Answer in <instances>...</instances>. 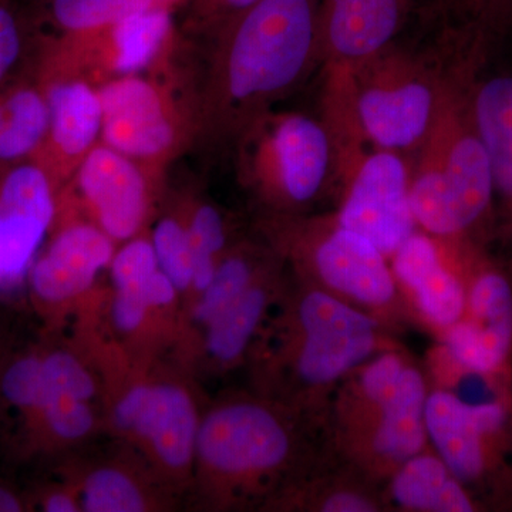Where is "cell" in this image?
<instances>
[{
    "mask_svg": "<svg viewBox=\"0 0 512 512\" xmlns=\"http://www.w3.org/2000/svg\"><path fill=\"white\" fill-rule=\"evenodd\" d=\"M320 0H259L207 37L191 107L194 140L234 146L319 70Z\"/></svg>",
    "mask_w": 512,
    "mask_h": 512,
    "instance_id": "cell-1",
    "label": "cell"
},
{
    "mask_svg": "<svg viewBox=\"0 0 512 512\" xmlns=\"http://www.w3.org/2000/svg\"><path fill=\"white\" fill-rule=\"evenodd\" d=\"M325 424L248 387L208 399L188 505L204 512H262L293 478L328 453Z\"/></svg>",
    "mask_w": 512,
    "mask_h": 512,
    "instance_id": "cell-2",
    "label": "cell"
},
{
    "mask_svg": "<svg viewBox=\"0 0 512 512\" xmlns=\"http://www.w3.org/2000/svg\"><path fill=\"white\" fill-rule=\"evenodd\" d=\"M402 345L379 320L289 271L284 292L249 353L247 387L325 424L342 380L370 357Z\"/></svg>",
    "mask_w": 512,
    "mask_h": 512,
    "instance_id": "cell-3",
    "label": "cell"
},
{
    "mask_svg": "<svg viewBox=\"0 0 512 512\" xmlns=\"http://www.w3.org/2000/svg\"><path fill=\"white\" fill-rule=\"evenodd\" d=\"M430 386L420 359L406 346L384 350L339 384L325 419L333 456L383 484L404 461L430 446Z\"/></svg>",
    "mask_w": 512,
    "mask_h": 512,
    "instance_id": "cell-4",
    "label": "cell"
},
{
    "mask_svg": "<svg viewBox=\"0 0 512 512\" xmlns=\"http://www.w3.org/2000/svg\"><path fill=\"white\" fill-rule=\"evenodd\" d=\"M254 231L296 278L372 316L396 335L413 328L389 259L335 212L258 215Z\"/></svg>",
    "mask_w": 512,
    "mask_h": 512,
    "instance_id": "cell-5",
    "label": "cell"
},
{
    "mask_svg": "<svg viewBox=\"0 0 512 512\" xmlns=\"http://www.w3.org/2000/svg\"><path fill=\"white\" fill-rule=\"evenodd\" d=\"M235 148L239 181L259 215L309 214L335 195V147L320 117L269 111Z\"/></svg>",
    "mask_w": 512,
    "mask_h": 512,
    "instance_id": "cell-6",
    "label": "cell"
},
{
    "mask_svg": "<svg viewBox=\"0 0 512 512\" xmlns=\"http://www.w3.org/2000/svg\"><path fill=\"white\" fill-rule=\"evenodd\" d=\"M450 45L439 113L423 144L439 161L464 237L491 248L493 180L473 106L474 79L487 59L451 37Z\"/></svg>",
    "mask_w": 512,
    "mask_h": 512,
    "instance_id": "cell-7",
    "label": "cell"
},
{
    "mask_svg": "<svg viewBox=\"0 0 512 512\" xmlns=\"http://www.w3.org/2000/svg\"><path fill=\"white\" fill-rule=\"evenodd\" d=\"M446 63L394 42L357 70L356 110L369 147L412 160L437 119Z\"/></svg>",
    "mask_w": 512,
    "mask_h": 512,
    "instance_id": "cell-8",
    "label": "cell"
},
{
    "mask_svg": "<svg viewBox=\"0 0 512 512\" xmlns=\"http://www.w3.org/2000/svg\"><path fill=\"white\" fill-rule=\"evenodd\" d=\"M426 424L431 448L484 512H511L512 404L468 403L430 389Z\"/></svg>",
    "mask_w": 512,
    "mask_h": 512,
    "instance_id": "cell-9",
    "label": "cell"
},
{
    "mask_svg": "<svg viewBox=\"0 0 512 512\" xmlns=\"http://www.w3.org/2000/svg\"><path fill=\"white\" fill-rule=\"evenodd\" d=\"M116 249V242L60 191L55 221L26 284L46 335L64 333L92 301Z\"/></svg>",
    "mask_w": 512,
    "mask_h": 512,
    "instance_id": "cell-10",
    "label": "cell"
},
{
    "mask_svg": "<svg viewBox=\"0 0 512 512\" xmlns=\"http://www.w3.org/2000/svg\"><path fill=\"white\" fill-rule=\"evenodd\" d=\"M443 242L463 272L466 302L439 342L464 366L512 379V258L474 241Z\"/></svg>",
    "mask_w": 512,
    "mask_h": 512,
    "instance_id": "cell-11",
    "label": "cell"
},
{
    "mask_svg": "<svg viewBox=\"0 0 512 512\" xmlns=\"http://www.w3.org/2000/svg\"><path fill=\"white\" fill-rule=\"evenodd\" d=\"M103 110L101 141L160 184L165 164L194 138L190 107H181L167 84L140 74L97 87Z\"/></svg>",
    "mask_w": 512,
    "mask_h": 512,
    "instance_id": "cell-12",
    "label": "cell"
},
{
    "mask_svg": "<svg viewBox=\"0 0 512 512\" xmlns=\"http://www.w3.org/2000/svg\"><path fill=\"white\" fill-rule=\"evenodd\" d=\"M200 380L173 360H158L150 396L130 443L181 498L187 497L208 399Z\"/></svg>",
    "mask_w": 512,
    "mask_h": 512,
    "instance_id": "cell-13",
    "label": "cell"
},
{
    "mask_svg": "<svg viewBox=\"0 0 512 512\" xmlns=\"http://www.w3.org/2000/svg\"><path fill=\"white\" fill-rule=\"evenodd\" d=\"M424 0H320L319 99H355L357 70L397 42Z\"/></svg>",
    "mask_w": 512,
    "mask_h": 512,
    "instance_id": "cell-14",
    "label": "cell"
},
{
    "mask_svg": "<svg viewBox=\"0 0 512 512\" xmlns=\"http://www.w3.org/2000/svg\"><path fill=\"white\" fill-rule=\"evenodd\" d=\"M410 174L409 157L370 147L336 188L338 220L387 259L419 229L410 205Z\"/></svg>",
    "mask_w": 512,
    "mask_h": 512,
    "instance_id": "cell-15",
    "label": "cell"
},
{
    "mask_svg": "<svg viewBox=\"0 0 512 512\" xmlns=\"http://www.w3.org/2000/svg\"><path fill=\"white\" fill-rule=\"evenodd\" d=\"M62 191L120 245L147 231L160 184L143 167L100 141Z\"/></svg>",
    "mask_w": 512,
    "mask_h": 512,
    "instance_id": "cell-16",
    "label": "cell"
},
{
    "mask_svg": "<svg viewBox=\"0 0 512 512\" xmlns=\"http://www.w3.org/2000/svg\"><path fill=\"white\" fill-rule=\"evenodd\" d=\"M55 476L73 485L83 512H168L183 500L134 448L119 441L104 454L73 451L60 457Z\"/></svg>",
    "mask_w": 512,
    "mask_h": 512,
    "instance_id": "cell-17",
    "label": "cell"
},
{
    "mask_svg": "<svg viewBox=\"0 0 512 512\" xmlns=\"http://www.w3.org/2000/svg\"><path fill=\"white\" fill-rule=\"evenodd\" d=\"M413 328L440 340L464 311L466 286L453 249L417 229L389 258Z\"/></svg>",
    "mask_w": 512,
    "mask_h": 512,
    "instance_id": "cell-18",
    "label": "cell"
},
{
    "mask_svg": "<svg viewBox=\"0 0 512 512\" xmlns=\"http://www.w3.org/2000/svg\"><path fill=\"white\" fill-rule=\"evenodd\" d=\"M473 106L494 190L491 248L512 258V60L501 50L478 67Z\"/></svg>",
    "mask_w": 512,
    "mask_h": 512,
    "instance_id": "cell-19",
    "label": "cell"
},
{
    "mask_svg": "<svg viewBox=\"0 0 512 512\" xmlns=\"http://www.w3.org/2000/svg\"><path fill=\"white\" fill-rule=\"evenodd\" d=\"M183 301L160 271L137 288L111 289L100 309L104 330L131 356L144 362L170 359L180 338Z\"/></svg>",
    "mask_w": 512,
    "mask_h": 512,
    "instance_id": "cell-20",
    "label": "cell"
},
{
    "mask_svg": "<svg viewBox=\"0 0 512 512\" xmlns=\"http://www.w3.org/2000/svg\"><path fill=\"white\" fill-rule=\"evenodd\" d=\"M39 87L46 97L49 123L30 160L46 171L60 192L100 143L103 110L99 90L87 80H50Z\"/></svg>",
    "mask_w": 512,
    "mask_h": 512,
    "instance_id": "cell-21",
    "label": "cell"
},
{
    "mask_svg": "<svg viewBox=\"0 0 512 512\" xmlns=\"http://www.w3.org/2000/svg\"><path fill=\"white\" fill-rule=\"evenodd\" d=\"M288 266L278 262L231 303L204 330L185 370L198 380L217 379L244 369L249 353L288 281Z\"/></svg>",
    "mask_w": 512,
    "mask_h": 512,
    "instance_id": "cell-22",
    "label": "cell"
},
{
    "mask_svg": "<svg viewBox=\"0 0 512 512\" xmlns=\"http://www.w3.org/2000/svg\"><path fill=\"white\" fill-rule=\"evenodd\" d=\"M281 261L261 235H241L222 256L210 284L181 313L180 338L171 360L187 367L195 346L212 320Z\"/></svg>",
    "mask_w": 512,
    "mask_h": 512,
    "instance_id": "cell-23",
    "label": "cell"
},
{
    "mask_svg": "<svg viewBox=\"0 0 512 512\" xmlns=\"http://www.w3.org/2000/svg\"><path fill=\"white\" fill-rule=\"evenodd\" d=\"M262 512H386L382 484L328 450L276 493Z\"/></svg>",
    "mask_w": 512,
    "mask_h": 512,
    "instance_id": "cell-24",
    "label": "cell"
},
{
    "mask_svg": "<svg viewBox=\"0 0 512 512\" xmlns=\"http://www.w3.org/2000/svg\"><path fill=\"white\" fill-rule=\"evenodd\" d=\"M382 494L386 512H484L431 446L397 467Z\"/></svg>",
    "mask_w": 512,
    "mask_h": 512,
    "instance_id": "cell-25",
    "label": "cell"
},
{
    "mask_svg": "<svg viewBox=\"0 0 512 512\" xmlns=\"http://www.w3.org/2000/svg\"><path fill=\"white\" fill-rule=\"evenodd\" d=\"M104 433L103 406L69 394L47 392L16 456L60 458Z\"/></svg>",
    "mask_w": 512,
    "mask_h": 512,
    "instance_id": "cell-26",
    "label": "cell"
},
{
    "mask_svg": "<svg viewBox=\"0 0 512 512\" xmlns=\"http://www.w3.org/2000/svg\"><path fill=\"white\" fill-rule=\"evenodd\" d=\"M43 399L42 342L0 356V426L18 453Z\"/></svg>",
    "mask_w": 512,
    "mask_h": 512,
    "instance_id": "cell-27",
    "label": "cell"
},
{
    "mask_svg": "<svg viewBox=\"0 0 512 512\" xmlns=\"http://www.w3.org/2000/svg\"><path fill=\"white\" fill-rule=\"evenodd\" d=\"M49 110L39 84L0 89V167L29 160L45 138Z\"/></svg>",
    "mask_w": 512,
    "mask_h": 512,
    "instance_id": "cell-28",
    "label": "cell"
},
{
    "mask_svg": "<svg viewBox=\"0 0 512 512\" xmlns=\"http://www.w3.org/2000/svg\"><path fill=\"white\" fill-rule=\"evenodd\" d=\"M178 202L187 222L194 252V285L183 303L184 308L210 284L222 256L242 234H237L227 212L214 202L198 195L180 197Z\"/></svg>",
    "mask_w": 512,
    "mask_h": 512,
    "instance_id": "cell-29",
    "label": "cell"
},
{
    "mask_svg": "<svg viewBox=\"0 0 512 512\" xmlns=\"http://www.w3.org/2000/svg\"><path fill=\"white\" fill-rule=\"evenodd\" d=\"M448 30L478 52L491 56L512 37V0H437Z\"/></svg>",
    "mask_w": 512,
    "mask_h": 512,
    "instance_id": "cell-30",
    "label": "cell"
},
{
    "mask_svg": "<svg viewBox=\"0 0 512 512\" xmlns=\"http://www.w3.org/2000/svg\"><path fill=\"white\" fill-rule=\"evenodd\" d=\"M49 231V225L0 204V295H12L28 284Z\"/></svg>",
    "mask_w": 512,
    "mask_h": 512,
    "instance_id": "cell-31",
    "label": "cell"
},
{
    "mask_svg": "<svg viewBox=\"0 0 512 512\" xmlns=\"http://www.w3.org/2000/svg\"><path fill=\"white\" fill-rule=\"evenodd\" d=\"M154 8L157 0H47L37 15L60 35H83Z\"/></svg>",
    "mask_w": 512,
    "mask_h": 512,
    "instance_id": "cell-32",
    "label": "cell"
},
{
    "mask_svg": "<svg viewBox=\"0 0 512 512\" xmlns=\"http://www.w3.org/2000/svg\"><path fill=\"white\" fill-rule=\"evenodd\" d=\"M35 9L20 0H0V89L25 83L33 47L42 46Z\"/></svg>",
    "mask_w": 512,
    "mask_h": 512,
    "instance_id": "cell-33",
    "label": "cell"
},
{
    "mask_svg": "<svg viewBox=\"0 0 512 512\" xmlns=\"http://www.w3.org/2000/svg\"><path fill=\"white\" fill-rule=\"evenodd\" d=\"M158 268L185 302L194 285V252L180 202L167 205L150 231Z\"/></svg>",
    "mask_w": 512,
    "mask_h": 512,
    "instance_id": "cell-34",
    "label": "cell"
},
{
    "mask_svg": "<svg viewBox=\"0 0 512 512\" xmlns=\"http://www.w3.org/2000/svg\"><path fill=\"white\" fill-rule=\"evenodd\" d=\"M256 2L259 0H190L184 29L194 35L210 37Z\"/></svg>",
    "mask_w": 512,
    "mask_h": 512,
    "instance_id": "cell-35",
    "label": "cell"
},
{
    "mask_svg": "<svg viewBox=\"0 0 512 512\" xmlns=\"http://www.w3.org/2000/svg\"><path fill=\"white\" fill-rule=\"evenodd\" d=\"M30 511L83 512L79 495L72 484L56 477L55 480L36 485L26 491Z\"/></svg>",
    "mask_w": 512,
    "mask_h": 512,
    "instance_id": "cell-36",
    "label": "cell"
},
{
    "mask_svg": "<svg viewBox=\"0 0 512 512\" xmlns=\"http://www.w3.org/2000/svg\"><path fill=\"white\" fill-rule=\"evenodd\" d=\"M30 511L26 491H20L12 484L0 480V512Z\"/></svg>",
    "mask_w": 512,
    "mask_h": 512,
    "instance_id": "cell-37",
    "label": "cell"
},
{
    "mask_svg": "<svg viewBox=\"0 0 512 512\" xmlns=\"http://www.w3.org/2000/svg\"><path fill=\"white\" fill-rule=\"evenodd\" d=\"M20 2L26 3V5H29L30 8L35 10H40L47 0H20Z\"/></svg>",
    "mask_w": 512,
    "mask_h": 512,
    "instance_id": "cell-38",
    "label": "cell"
},
{
    "mask_svg": "<svg viewBox=\"0 0 512 512\" xmlns=\"http://www.w3.org/2000/svg\"><path fill=\"white\" fill-rule=\"evenodd\" d=\"M0 356H2V353H0Z\"/></svg>",
    "mask_w": 512,
    "mask_h": 512,
    "instance_id": "cell-39",
    "label": "cell"
}]
</instances>
